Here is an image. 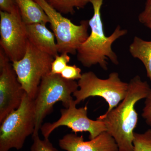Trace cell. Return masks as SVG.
Here are the masks:
<instances>
[{
	"label": "cell",
	"instance_id": "cell-23",
	"mask_svg": "<svg viewBox=\"0 0 151 151\" xmlns=\"http://www.w3.org/2000/svg\"><path fill=\"white\" fill-rule=\"evenodd\" d=\"M145 25L147 27L151 29V20L150 21L146 23Z\"/></svg>",
	"mask_w": 151,
	"mask_h": 151
},
{
	"label": "cell",
	"instance_id": "cell-22",
	"mask_svg": "<svg viewBox=\"0 0 151 151\" xmlns=\"http://www.w3.org/2000/svg\"><path fill=\"white\" fill-rule=\"evenodd\" d=\"M14 0H0L1 11L11 13L16 7Z\"/></svg>",
	"mask_w": 151,
	"mask_h": 151
},
{
	"label": "cell",
	"instance_id": "cell-6",
	"mask_svg": "<svg viewBox=\"0 0 151 151\" xmlns=\"http://www.w3.org/2000/svg\"><path fill=\"white\" fill-rule=\"evenodd\" d=\"M54 60L53 56L40 50L28 40L24 56L12 62L19 82L31 98L35 99L41 81L50 73Z\"/></svg>",
	"mask_w": 151,
	"mask_h": 151
},
{
	"label": "cell",
	"instance_id": "cell-24",
	"mask_svg": "<svg viewBox=\"0 0 151 151\" xmlns=\"http://www.w3.org/2000/svg\"><path fill=\"white\" fill-rule=\"evenodd\" d=\"M45 1H47V0H45Z\"/></svg>",
	"mask_w": 151,
	"mask_h": 151
},
{
	"label": "cell",
	"instance_id": "cell-15",
	"mask_svg": "<svg viewBox=\"0 0 151 151\" xmlns=\"http://www.w3.org/2000/svg\"><path fill=\"white\" fill-rule=\"evenodd\" d=\"M91 0H47L49 4L60 13L73 14L74 9H83Z\"/></svg>",
	"mask_w": 151,
	"mask_h": 151
},
{
	"label": "cell",
	"instance_id": "cell-4",
	"mask_svg": "<svg viewBox=\"0 0 151 151\" xmlns=\"http://www.w3.org/2000/svg\"><path fill=\"white\" fill-rule=\"evenodd\" d=\"M78 89V82L65 79L60 74L49 73L42 78L34 99L35 126L32 135L39 134L44 119L55 103L60 102L65 108L69 107L74 100L71 95Z\"/></svg>",
	"mask_w": 151,
	"mask_h": 151
},
{
	"label": "cell",
	"instance_id": "cell-19",
	"mask_svg": "<svg viewBox=\"0 0 151 151\" xmlns=\"http://www.w3.org/2000/svg\"><path fill=\"white\" fill-rule=\"evenodd\" d=\"M81 69L76 65H67L60 74L63 78L67 80H79L82 73Z\"/></svg>",
	"mask_w": 151,
	"mask_h": 151
},
{
	"label": "cell",
	"instance_id": "cell-20",
	"mask_svg": "<svg viewBox=\"0 0 151 151\" xmlns=\"http://www.w3.org/2000/svg\"><path fill=\"white\" fill-rule=\"evenodd\" d=\"M145 104L142 117L145 119L147 125L151 127V93L146 98Z\"/></svg>",
	"mask_w": 151,
	"mask_h": 151
},
{
	"label": "cell",
	"instance_id": "cell-16",
	"mask_svg": "<svg viewBox=\"0 0 151 151\" xmlns=\"http://www.w3.org/2000/svg\"><path fill=\"white\" fill-rule=\"evenodd\" d=\"M133 151H151V129L143 133L134 132Z\"/></svg>",
	"mask_w": 151,
	"mask_h": 151
},
{
	"label": "cell",
	"instance_id": "cell-2",
	"mask_svg": "<svg viewBox=\"0 0 151 151\" xmlns=\"http://www.w3.org/2000/svg\"><path fill=\"white\" fill-rule=\"evenodd\" d=\"M103 0H91L94 13L89 20L91 33L77 50L78 61L86 68L99 64L103 70L108 69V59L115 65L119 64L118 56L112 49V45L119 38L126 35L127 29L118 26L109 36L105 35L101 18V9Z\"/></svg>",
	"mask_w": 151,
	"mask_h": 151
},
{
	"label": "cell",
	"instance_id": "cell-11",
	"mask_svg": "<svg viewBox=\"0 0 151 151\" xmlns=\"http://www.w3.org/2000/svg\"><path fill=\"white\" fill-rule=\"evenodd\" d=\"M60 148L66 151H119L114 138L107 132L88 141L83 136L69 134L59 140Z\"/></svg>",
	"mask_w": 151,
	"mask_h": 151
},
{
	"label": "cell",
	"instance_id": "cell-9",
	"mask_svg": "<svg viewBox=\"0 0 151 151\" xmlns=\"http://www.w3.org/2000/svg\"><path fill=\"white\" fill-rule=\"evenodd\" d=\"M75 100L70 103L69 107L60 110L61 116L58 120L52 123H47L42 125L40 130L45 139H48L53 131L61 126L70 128L76 134L77 132H87L89 139H92L103 132H106L105 124L102 121L92 120L87 116V107L86 106L76 108Z\"/></svg>",
	"mask_w": 151,
	"mask_h": 151
},
{
	"label": "cell",
	"instance_id": "cell-10",
	"mask_svg": "<svg viewBox=\"0 0 151 151\" xmlns=\"http://www.w3.org/2000/svg\"><path fill=\"white\" fill-rule=\"evenodd\" d=\"M10 60L0 50V123L21 105L25 92Z\"/></svg>",
	"mask_w": 151,
	"mask_h": 151
},
{
	"label": "cell",
	"instance_id": "cell-8",
	"mask_svg": "<svg viewBox=\"0 0 151 151\" xmlns=\"http://www.w3.org/2000/svg\"><path fill=\"white\" fill-rule=\"evenodd\" d=\"M0 45L12 62L20 60L26 51V25L17 6L12 12L0 11Z\"/></svg>",
	"mask_w": 151,
	"mask_h": 151
},
{
	"label": "cell",
	"instance_id": "cell-14",
	"mask_svg": "<svg viewBox=\"0 0 151 151\" xmlns=\"http://www.w3.org/2000/svg\"><path fill=\"white\" fill-rule=\"evenodd\" d=\"M129 50L133 57L140 60L145 65L147 76L151 82V41L135 37Z\"/></svg>",
	"mask_w": 151,
	"mask_h": 151
},
{
	"label": "cell",
	"instance_id": "cell-3",
	"mask_svg": "<svg viewBox=\"0 0 151 151\" xmlns=\"http://www.w3.org/2000/svg\"><path fill=\"white\" fill-rule=\"evenodd\" d=\"M35 126V100L25 92L18 108L1 123L0 151L21 149L27 138L33 134Z\"/></svg>",
	"mask_w": 151,
	"mask_h": 151
},
{
	"label": "cell",
	"instance_id": "cell-13",
	"mask_svg": "<svg viewBox=\"0 0 151 151\" xmlns=\"http://www.w3.org/2000/svg\"><path fill=\"white\" fill-rule=\"evenodd\" d=\"M26 25L40 23L46 24L49 19L41 6L35 0H14Z\"/></svg>",
	"mask_w": 151,
	"mask_h": 151
},
{
	"label": "cell",
	"instance_id": "cell-12",
	"mask_svg": "<svg viewBox=\"0 0 151 151\" xmlns=\"http://www.w3.org/2000/svg\"><path fill=\"white\" fill-rule=\"evenodd\" d=\"M46 25L40 23L26 25L28 39L40 50L55 58L58 55L55 36Z\"/></svg>",
	"mask_w": 151,
	"mask_h": 151
},
{
	"label": "cell",
	"instance_id": "cell-17",
	"mask_svg": "<svg viewBox=\"0 0 151 151\" xmlns=\"http://www.w3.org/2000/svg\"><path fill=\"white\" fill-rule=\"evenodd\" d=\"M51 63L50 73L52 74H60L70 62V57L67 53L57 55Z\"/></svg>",
	"mask_w": 151,
	"mask_h": 151
},
{
	"label": "cell",
	"instance_id": "cell-1",
	"mask_svg": "<svg viewBox=\"0 0 151 151\" xmlns=\"http://www.w3.org/2000/svg\"><path fill=\"white\" fill-rule=\"evenodd\" d=\"M128 84L124 100L116 108L97 119L105 124L106 132L114 138L119 151H133L134 130L138 121L135 105L151 93L148 82L143 81L139 76L133 77Z\"/></svg>",
	"mask_w": 151,
	"mask_h": 151
},
{
	"label": "cell",
	"instance_id": "cell-5",
	"mask_svg": "<svg viewBox=\"0 0 151 151\" xmlns=\"http://www.w3.org/2000/svg\"><path fill=\"white\" fill-rule=\"evenodd\" d=\"M79 89L73 93L77 105L91 97H102L108 103L109 112L124 100L128 92V83L124 82L117 72H112L108 78L101 79L92 71L82 73L78 80Z\"/></svg>",
	"mask_w": 151,
	"mask_h": 151
},
{
	"label": "cell",
	"instance_id": "cell-7",
	"mask_svg": "<svg viewBox=\"0 0 151 151\" xmlns=\"http://www.w3.org/2000/svg\"><path fill=\"white\" fill-rule=\"evenodd\" d=\"M43 9L49 19L56 41L58 53L75 55L89 37V20L76 25L51 7L45 0H35Z\"/></svg>",
	"mask_w": 151,
	"mask_h": 151
},
{
	"label": "cell",
	"instance_id": "cell-21",
	"mask_svg": "<svg viewBox=\"0 0 151 151\" xmlns=\"http://www.w3.org/2000/svg\"><path fill=\"white\" fill-rule=\"evenodd\" d=\"M139 22L145 24L151 20V0H147L144 10L138 17Z\"/></svg>",
	"mask_w": 151,
	"mask_h": 151
},
{
	"label": "cell",
	"instance_id": "cell-18",
	"mask_svg": "<svg viewBox=\"0 0 151 151\" xmlns=\"http://www.w3.org/2000/svg\"><path fill=\"white\" fill-rule=\"evenodd\" d=\"M33 142L31 151H58L53 147L49 140L40 138L39 134L32 135Z\"/></svg>",
	"mask_w": 151,
	"mask_h": 151
}]
</instances>
